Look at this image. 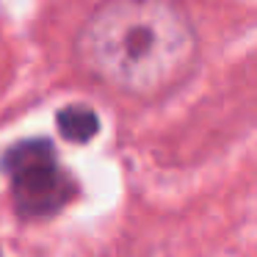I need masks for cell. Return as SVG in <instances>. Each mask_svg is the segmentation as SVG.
<instances>
[{
	"instance_id": "6da1fadb",
	"label": "cell",
	"mask_w": 257,
	"mask_h": 257,
	"mask_svg": "<svg viewBox=\"0 0 257 257\" xmlns=\"http://www.w3.org/2000/svg\"><path fill=\"white\" fill-rule=\"evenodd\" d=\"M94 78L136 97L172 89L196 58V34L172 0H108L78 39Z\"/></svg>"
},
{
	"instance_id": "7a4b0ae2",
	"label": "cell",
	"mask_w": 257,
	"mask_h": 257,
	"mask_svg": "<svg viewBox=\"0 0 257 257\" xmlns=\"http://www.w3.org/2000/svg\"><path fill=\"white\" fill-rule=\"evenodd\" d=\"M3 169L14 185L17 210L28 218H42L61 210L75 194V180L58 166L56 150L45 139H31L9 147Z\"/></svg>"
},
{
	"instance_id": "3957f363",
	"label": "cell",
	"mask_w": 257,
	"mask_h": 257,
	"mask_svg": "<svg viewBox=\"0 0 257 257\" xmlns=\"http://www.w3.org/2000/svg\"><path fill=\"white\" fill-rule=\"evenodd\" d=\"M58 130H61L64 139L75 141V144H83V141H89L97 136L100 119H97V113L86 105H69L58 113Z\"/></svg>"
}]
</instances>
